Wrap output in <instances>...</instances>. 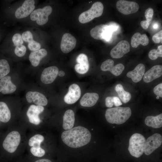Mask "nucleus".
<instances>
[{"label":"nucleus","instance_id":"nucleus-1","mask_svg":"<svg viewBox=\"0 0 162 162\" xmlns=\"http://www.w3.org/2000/svg\"><path fill=\"white\" fill-rule=\"evenodd\" d=\"M61 138L63 142L69 147L78 148L88 144L91 135L87 128L78 126L63 132Z\"/></svg>","mask_w":162,"mask_h":162},{"label":"nucleus","instance_id":"nucleus-2","mask_svg":"<svg viewBox=\"0 0 162 162\" xmlns=\"http://www.w3.org/2000/svg\"><path fill=\"white\" fill-rule=\"evenodd\" d=\"M131 110L129 107H117L107 109L105 117L110 124H121L125 123L130 117Z\"/></svg>","mask_w":162,"mask_h":162},{"label":"nucleus","instance_id":"nucleus-3","mask_svg":"<svg viewBox=\"0 0 162 162\" xmlns=\"http://www.w3.org/2000/svg\"><path fill=\"white\" fill-rule=\"evenodd\" d=\"M146 140L142 134L136 133L130 137L129 140L128 151L133 156L138 158L144 153Z\"/></svg>","mask_w":162,"mask_h":162},{"label":"nucleus","instance_id":"nucleus-4","mask_svg":"<svg viewBox=\"0 0 162 162\" xmlns=\"http://www.w3.org/2000/svg\"><path fill=\"white\" fill-rule=\"evenodd\" d=\"M21 140V136L16 131H12L5 136L1 143L2 149L9 153H13L16 150Z\"/></svg>","mask_w":162,"mask_h":162},{"label":"nucleus","instance_id":"nucleus-5","mask_svg":"<svg viewBox=\"0 0 162 162\" xmlns=\"http://www.w3.org/2000/svg\"><path fill=\"white\" fill-rule=\"evenodd\" d=\"M104 10L103 4L100 2L94 3L90 9L82 13L79 17V21L82 23L89 22L94 18L100 16Z\"/></svg>","mask_w":162,"mask_h":162},{"label":"nucleus","instance_id":"nucleus-6","mask_svg":"<svg viewBox=\"0 0 162 162\" xmlns=\"http://www.w3.org/2000/svg\"><path fill=\"white\" fill-rule=\"evenodd\" d=\"M52 12V8L46 6L34 10L30 14V18L32 20L36 21L38 25H43L47 22L48 16Z\"/></svg>","mask_w":162,"mask_h":162},{"label":"nucleus","instance_id":"nucleus-7","mask_svg":"<svg viewBox=\"0 0 162 162\" xmlns=\"http://www.w3.org/2000/svg\"><path fill=\"white\" fill-rule=\"evenodd\" d=\"M162 143V136L158 133H155L149 137L146 140L144 153L148 155L160 146Z\"/></svg>","mask_w":162,"mask_h":162},{"label":"nucleus","instance_id":"nucleus-8","mask_svg":"<svg viewBox=\"0 0 162 162\" xmlns=\"http://www.w3.org/2000/svg\"><path fill=\"white\" fill-rule=\"evenodd\" d=\"M116 7L119 12L126 15L135 13L139 8V4L136 2L125 0L118 1Z\"/></svg>","mask_w":162,"mask_h":162},{"label":"nucleus","instance_id":"nucleus-9","mask_svg":"<svg viewBox=\"0 0 162 162\" xmlns=\"http://www.w3.org/2000/svg\"><path fill=\"white\" fill-rule=\"evenodd\" d=\"M35 3L34 0H25L22 5L16 10L15 13V17L20 19L28 16L34 10Z\"/></svg>","mask_w":162,"mask_h":162},{"label":"nucleus","instance_id":"nucleus-10","mask_svg":"<svg viewBox=\"0 0 162 162\" xmlns=\"http://www.w3.org/2000/svg\"><path fill=\"white\" fill-rule=\"evenodd\" d=\"M130 49L129 42L126 40H122L112 49L110 52V55L113 58H120L129 52Z\"/></svg>","mask_w":162,"mask_h":162},{"label":"nucleus","instance_id":"nucleus-11","mask_svg":"<svg viewBox=\"0 0 162 162\" xmlns=\"http://www.w3.org/2000/svg\"><path fill=\"white\" fill-rule=\"evenodd\" d=\"M114 62L112 60L107 59L102 63L100 69L103 71H109L115 76H118L124 70V66L122 63H119L114 66Z\"/></svg>","mask_w":162,"mask_h":162},{"label":"nucleus","instance_id":"nucleus-12","mask_svg":"<svg viewBox=\"0 0 162 162\" xmlns=\"http://www.w3.org/2000/svg\"><path fill=\"white\" fill-rule=\"evenodd\" d=\"M76 39L71 34L65 33L63 35L60 44V48L64 53H68L73 49L76 46Z\"/></svg>","mask_w":162,"mask_h":162},{"label":"nucleus","instance_id":"nucleus-13","mask_svg":"<svg viewBox=\"0 0 162 162\" xmlns=\"http://www.w3.org/2000/svg\"><path fill=\"white\" fill-rule=\"evenodd\" d=\"M81 94L79 86L76 84H73L69 86L68 92L64 97V100L67 104H73L79 100Z\"/></svg>","mask_w":162,"mask_h":162},{"label":"nucleus","instance_id":"nucleus-14","mask_svg":"<svg viewBox=\"0 0 162 162\" xmlns=\"http://www.w3.org/2000/svg\"><path fill=\"white\" fill-rule=\"evenodd\" d=\"M58 69L56 66L45 68L43 71L40 77L41 82L45 84L52 83L58 75Z\"/></svg>","mask_w":162,"mask_h":162},{"label":"nucleus","instance_id":"nucleus-15","mask_svg":"<svg viewBox=\"0 0 162 162\" xmlns=\"http://www.w3.org/2000/svg\"><path fill=\"white\" fill-rule=\"evenodd\" d=\"M43 106L34 105H31L28 108L27 115L29 122L34 124L38 125L40 123V120L39 115L44 110Z\"/></svg>","mask_w":162,"mask_h":162},{"label":"nucleus","instance_id":"nucleus-16","mask_svg":"<svg viewBox=\"0 0 162 162\" xmlns=\"http://www.w3.org/2000/svg\"><path fill=\"white\" fill-rule=\"evenodd\" d=\"M26 98L28 103L33 102L38 105L45 106L48 103L46 97L42 93L37 92H28L26 94Z\"/></svg>","mask_w":162,"mask_h":162},{"label":"nucleus","instance_id":"nucleus-17","mask_svg":"<svg viewBox=\"0 0 162 162\" xmlns=\"http://www.w3.org/2000/svg\"><path fill=\"white\" fill-rule=\"evenodd\" d=\"M77 64L75 66V71L80 74L86 73L89 70V64L87 56L83 53L79 54L76 59Z\"/></svg>","mask_w":162,"mask_h":162},{"label":"nucleus","instance_id":"nucleus-18","mask_svg":"<svg viewBox=\"0 0 162 162\" xmlns=\"http://www.w3.org/2000/svg\"><path fill=\"white\" fill-rule=\"evenodd\" d=\"M162 75V65H156L153 66L144 74L143 80L146 83H149L160 77Z\"/></svg>","mask_w":162,"mask_h":162},{"label":"nucleus","instance_id":"nucleus-19","mask_svg":"<svg viewBox=\"0 0 162 162\" xmlns=\"http://www.w3.org/2000/svg\"><path fill=\"white\" fill-rule=\"evenodd\" d=\"M16 87L11 81L10 76H6L0 80V91L4 94L12 93L16 90Z\"/></svg>","mask_w":162,"mask_h":162},{"label":"nucleus","instance_id":"nucleus-20","mask_svg":"<svg viewBox=\"0 0 162 162\" xmlns=\"http://www.w3.org/2000/svg\"><path fill=\"white\" fill-rule=\"evenodd\" d=\"M21 36L23 40L28 43V47L30 50L34 51L40 49V44L34 40L33 34L31 31L27 30L24 32Z\"/></svg>","mask_w":162,"mask_h":162},{"label":"nucleus","instance_id":"nucleus-21","mask_svg":"<svg viewBox=\"0 0 162 162\" xmlns=\"http://www.w3.org/2000/svg\"><path fill=\"white\" fill-rule=\"evenodd\" d=\"M145 70L144 64H138L133 70L128 72L126 74L127 77L131 78L132 81L137 83L141 80L143 76Z\"/></svg>","mask_w":162,"mask_h":162},{"label":"nucleus","instance_id":"nucleus-22","mask_svg":"<svg viewBox=\"0 0 162 162\" xmlns=\"http://www.w3.org/2000/svg\"><path fill=\"white\" fill-rule=\"evenodd\" d=\"M99 96L96 93H87L81 98L80 104L84 107H90L94 105L98 100Z\"/></svg>","mask_w":162,"mask_h":162},{"label":"nucleus","instance_id":"nucleus-23","mask_svg":"<svg viewBox=\"0 0 162 162\" xmlns=\"http://www.w3.org/2000/svg\"><path fill=\"white\" fill-rule=\"evenodd\" d=\"M149 43V39L146 34H141L139 32H136L131 38V45L134 48L137 47L140 44L146 46Z\"/></svg>","mask_w":162,"mask_h":162},{"label":"nucleus","instance_id":"nucleus-24","mask_svg":"<svg viewBox=\"0 0 162 162\" xmlns=\"http://www.w3.org/2000/svg\"><path fill=\"white\" fill-rule=\"evenodd\" d=\"M74 113L71 110H68L65 112L63 117L62 127L65 130L72 128L75 122Z\"/></svg>","mask_w":162,"mask_h":162},{"label":"nucleus","instance_id":"nucleus-25","mask_svg":"<svg viewBox=\"0 0 162 162\" xmlns=\"http://www.w3.org/2000/svg\"><path fill=\"white\" fill-rule=\"evenodd\" d=\"M47 55V51L44 49L32 51L29 56V60L32 65L37 67L39 65L41 60Z\"/></svg>","mask_w":162,"mask_h":162},{"label":"nucleus","instance_id":"nucleus-26","mask_svg":"<svg viewBox=\"0 0 162 162\" xmlns=\"http://www.w3.org/2000/svg\"><path fill=\"white\" fill-rule=\"evenodd\" d=\"M145 123L148 126L154 128H161L162 126V114L157 116H148L145 120Z\"/></svg>","mask_w":162,"mask_h":162},{"label":"nucleus","instance_id":"nucleus-27","mask_svg":"<svg viewBox=\"0 0 162 162\" xmlns=\"http://www.w3.org/2000/svg\"><path fill=\"white\" fill-rule=\"evenodd\" d=\"M11 112L7 104L0 102V121L3 123L8 122L10 119Z\"/></svg>","mask_w":162,"mask_h":162},{"label":"nucleus","instance_id":"nucleus-28","mask_svg":"<svg viewBox=\"0 0 162 162\" xmlns=\"http://www.w3.org/2000/svg\"><path fill=\"white\" fill-rule=\"evenodd\" d=\"M107 26L106 24H100L93 28L90 32L91 37L95 39L103 40V34Z\"/></svg>","mask_w":162,"mask_h":162},{"label":"nucleus","instance_id":"nucleus-29","mask_svg":"<svg viewBox=\"0 0 162 162\" xmlns=\"http://www.w3.org/2000/svg\"><path fill=\"white\" fill-rule=\"evenodd\" d=\"M115 89L120 99L124 103H127L130 100L131 98V94L125 91L121 84H119L117 85Z\"/></svg>","mask_w":162,"mask_h":162},{"label":"nucleus","instance_id":"nucleus-30","mask_svg":"<svg viewBox=\"0 0 162 162\" xmlns=\"http://www.w3.org/2000/svg\"><path fill=\"white\" fill-rule=\"evenodd\" d=\"M10 71L8 61L5 59H0V79L6 76Z\"/></svg>","mask_w":162,"mask_h":162},{"label":"nucleus","instance_id":"nucleus-31","mask_svg":"<svg viewBox=\"0 0 162 162\" xmlns=\"http://www.w3.org/2000/svg\"><path fill=\"white\" fill-rule=\"evenodd\" d=\"M44 140V136L40 134L35 135L29 140L28 145L31 147L40 146L41 143Z\"/></svg>","mask_w":162,"mask_h":162},{"label":"nucleus","instance_id":"nucleus-32","mask_svg":"<svg viewBox=\"0 0 162 162\" xmlns=\"http://www.w3.org/2000/svg\"><path fill=\"white\" fill-rule=\"evenodd\" d=\"M148 57L150 59L154 60L156 59L158 57H162V45L158 46V49H152L149 52Z\"/></svg>","mask_w":162,"mask_h":162},{"label":"nucleus","instance_id":"nucleus-33","mask_svg":"<svg viewBox=\"0 0 162 162\" xmlns=\"http://www.w3.org/2000/svg\"><path fill=\"white\" fill-rule=\"evenodd\" d=\"M30 152L34 156L38 157L43 156L45 154V151L40 146L32 147L31 148Z\"/></svg>","mask_w":162,"mask_h":162},{"label":"nucleus","instance_id":"nucleus-34","mask_svg":"<svg viewBox=\"0 0 162 162\" xmlns=\"http://www.w3.org/2000/svg\"><path fill=\"white\" fill-rule=\"evenodd\" d=\"M26 51V46L22 44L15 46L14 51L16 56L19 57H22L25 55Z\"/></svg>","mask_w":162,"mask_h":162},{"label":"nucleus","instance_id":"nucleus-35","mask_svg":"<svg viewBox=\"0 0 162 162\" xmlns=\"http://www.w3.org/2000/svg\"><path fill=\"white\" fill-rule=\"evenodd\" d=\"M12 40L15 46L23 44V43L21 35L19 33L14 34L12 37Z\"/></svg>","mask_w":162,"mask_h":162},{"label":"nucleus","instance_id":"nucleus-36","mask_svg":"<svg viewBox=\"0 0 162 162\" xmlns=\"http://www.w3.org/2000/svg\"><path fill=\"white\" fill-rule=\"evenodd\" d=\"M154 14V11L153 8H149L147 9L145 12V16L146 18V20L149 22L152 19Z\"/></svg>","mask_w":162,"mask_h":162},{"label":"nucleus","instance_id":"nucleus-37","mask_svg":"<svg viewBox=\"0 0 162 162\" xmlns=\"http://www.w3.org/2000/svg\"><path fill=\"white\" fill-rule=\"evenodd\" d=\"M152 40L156 44L162 43V30H161L154 35L152 37Z\"/></svg>","mask_w":162,"mask_h":162},{"label":"nucleus","instance_id":"nucleus-38","mask_svg":"<svg viewBox=\"0 0 162 162\" xmlns=\"http://www.w3.org/2000/svg\"><path fill=\"white\" fill-rule=\"evenodd\" d=\"M154 94L158 97H162V83H160L156 86L153 89Z\"/></svg>","mask_w":162,"mask_h":162},{"label":"nucleus","instance_id":"nucleus-39","mask_svg":"<svg viewBox=\"0 0 162 162\" xmlns=\"http://www.w3.org/2000/svg\"><path fill=\"white\" fill-rule=\"evenodd\" d=\"M105 105L107 107L111 108L113 105V97H107L105 99Z\"/></svg>","mask_w":162,"mask_h":162},{"label":"nucleus","instance_id":"nucleus-40","mask_svg":"<svg viewBox=\"0 0 162 162\" xmlns=\"http://www.w3.org/2000/svg\"><path fill=\"white\" fill-rule=\"evenodd\" d=\"M113 101L114 104L116 106H118L122 104L120 100L118 97L115 96H113Z\"/></svg>","mask_w":162,"mask_h":162},{"label":"nucleus","instance_id":"nucleus-41","mask_svg":"<svg viewBox=\"0 0 162 162\" xmlns=\"http://www.w3.org/2000/svg\"><path fill=\"white\" fill-rule=\"evenodd\" d=\"M150 23V22L145 20L141 21L140 22V25L143 29H146L148 28Z\"/></svg>","mask_w":162,"mask_h":162},{"label":"nucleus","instance_id":"nucleus-42","mask_svg":"<svg viewBox=\"0 0 162 162\" xmlns=\"http://www.w3.org/2000/svg\"><path fill=\"white\" fill-rule=\"evenodd\" d=\"M34 162H52L50 160L47 159H40L37 160Z\"/></svg>","mask_w":162,"mask_h":162},{"label":"nucleus","instance_id":"nucleus-43","mask_svg":"<svg viewBox=\"0 0 162 162\" xmlns=\"http://www.w3.org/2000/svg\"><path fill=\"white\" fill-rule=\"evenodd\" d=\"M65 74V72L62 70L60 71L58 73V75L60 77L64 76Z\"/></svg>","mask_w":162,"mask_h":162},{"label":"nucleus","instance_id":"nucleus-44","mask_svg":"<svg viewBox=\"0 0 162 162\" xmlns=\"http://www.w3.org/2000/svg\"><path fill=\"white\" fill-rule=\"evenodd\" d=\"M158 27V25L157 23H154L153 26V28L155 29L157 28Z\"/></svg>","mask_w":162,"mask_h":162},{"label":"nucleus","instance_id":"nucleus-45","mask_svg":"<svg viewBox=\"0 0 162 162\" xmlns=\"http://www.w3.org/2000/svg\"><path fill=\"white\" fill-rule=\"evenodd\" d=\"M1 122L0 121V125L1 124Z\"/></svg>","mask_w":162,"mask_h":162},{"label":"nucleus","instance_id":"nucleus-46","mask_svg":"<svg viewBox=\"0 0 162 162\" xmlns=\"http://www.w3.org/2000/svg\"></svg>","mask_w":162,"mask_h":162},{"label":"nucleus","instance_id":"nucleus-47","mask_svg":"<svg viewBox=\"0 0 162 162\" xmlns=\"http://www.w3.org/2000/svg\"><path fill=\"white\" fill-rule=\"evenodd\" d=\"M0 92H1V91H0Z\"/></svg>","mask_w":162,"mask_h":162}]
</instances>
